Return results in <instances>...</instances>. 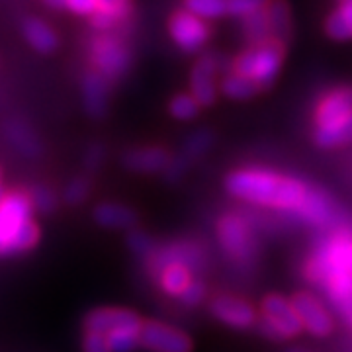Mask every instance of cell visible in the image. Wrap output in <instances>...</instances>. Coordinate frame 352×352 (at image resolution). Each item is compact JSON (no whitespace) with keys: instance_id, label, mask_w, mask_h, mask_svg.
<instances>
[{"instance_id":"cell-1","label":"cell","mask_w":352,"mask_h":352,"mask_svg":"<svg viewBox=\"0 0 352 352\" xmlns=\"http://www.w3.org/2000/svg\"><path fill=\"white\" fill-rule=\"evenodd\" d=\"M226 188L239 200L296 212L309 186L292 176H280L264 168H243L227 176Z\"/></svg>"},{"instance_id":"cell-2","label":"cell","mask_w":352,"mask_h":352,"mask_svg":"<svg viewBox=\"0 0 352 352\" xmlns=\"http://www.w3.org/2000/svg\"><path fill=\"white\" fill-rule=\"evenodd\" d=\"M34 204L28 192H8L0 200V256L32 251L39 241V227L32 219Z\"/></svg>"},{"instance_id":"cell-3","label":"cell","mask_w":352,"mask_h":352,"mask_svg":"<svg viewBox=\"0 0 352 352\" xmlns=\"http://www.w3.org/2000/svg\"><path fill=\"white\" fill-rule=\"evenodd\" d=\"M352 118V90L337 88L325 94L315 110V143L323 149H333L349 139V122Z\"/></svg>"},{"instance_id":"cell-4","label":"cell","mask_w":352,"mask_h":352,"mask_svg":"<svg viewBox=\"0 0 352 352\" xmlns=\"http://www.w3.org/2000/svg\"><path fill=\"white\" fill-rule=\"evenodd\" d=\"M284 61V43L276 39L251 45L233 61V71L252 78L261 88L270 87Z\"/></svg>"},{"instance_id":"cell-5","label":"cell","mask_w":352,"mask_h":352,"mask_svg":"<svg viewBox=\"0 0 352 352\" xmlns=\"http://www.w3.org/2000/svg\"><path fill=\"white\" fill-rule=\"evenodd\" d=\"M217 239L226 254L239 266H252L258 256V245L249 226L239 215L227 214L217 223Z\"/></svg>"},{"instance_id":"cell-6","label":"cell","mask_w":352,"mask_h":352,"mask_svg":"<svg viewBox=\"0 0 352 352\" xmlns=\"http://www.w3.org/2000/svg\"><path fill=\"white\" fill-rule=\"evenodd\" d=\"M90 59L94 71H98L108 80H118L124 76L131 65V53L120 38L108 34H96L90 39Z\"/></svg>"},{"instance_id":"cell-7","label":"cell","mask_w":352,"mask_h":352,"mask_svg":"<svg viewBox=\"0 0 352 352\" xmlns=\"http://www.w3.org/2000/svg\"><path fill=\"white\" fill-rule=\"evenodd\" d=\"M168 34L176 45L186 53L200 51L208 39H210V28L204 22V18H198L196 14L178 10L168 20Z\"/></svg>"},{"instance_id":"cell-8","label":"cell","mask_w":352,"mask_h":352,"mask_svg":"<svg viewBox=\"0 0 352 352\" xmlns=\"http://www.w3.org/2000/svg\"><path fill=\"white\" fill-rule=\"evenodd\" d=\"M141 349L149 352H192V340L182 331L161 321H145L139 331Z\"/></svg>"},{"instance_id":"cell-9","label":"cell","mask_w":352,"mask_h":352,"mask_svg":"<svg viewBox=\"0 0 352 352\" xmlns=\"http://www.w3.org/2000/svg\"><path fill=\"white\" fill-rule=\"evenodd\" d=\"M151 264V270L159 276L168 264H182L188 270H204L206 268V254L198 245L190 243V241H176L170 243L163 249L157 247V251L153 252L147 258Z\"/></svg>"},{"instance_id":"cell-10","label":"cell","mask_w":352,"mask_h":352,"mask_svg":"<svg viewBox=\"0 0 352 352\" xmlns=\"http://www.w3.org/2000/svg\"><path fill=\"white\" fill-rule=\"evenodd\" d=\"M143 325L141 317L131 309L124 307H96L88 311L82 319L85 331H96V333H112L118 329H133L139 331Z\"/></svg>"},{"instance_id":"cell-11","label":"cell","mask_w":352,"mask_h":352,"mask_svg":"<svg viewBox=\"0 0 352 352\" xmlns=\"http://www.w3.org/2000/svg\"><path fill=\"white\" fill-rule=\"evenodd\" d=\"M263 317L268 319L278 329V333L284 339L298 337L303 331L302 319H300V315L296 311L294 303L288 302L282 296H278V294H270V296L264 298Z\"/></svg>"},{"instance_id":"cell-12","label":"cell","mask_w":352,"mask_h":352,"mask_svg":"<svg viewBox=\"0 0 352 352\" xmlns=\"http://www.w3.org/2000/svg\"><path fill=\"white\" fill-rule=\"evenodd\" d=\"M292 303L296 307V311L302 319L303 329L307 333H311L314 337H327L333 333V319L327 314V309L321 305V302L314 298L307 292H298Z\"/></svg>"},{"instance_id":"cell-13","label":"cell","mask_w":352,"mask_h":352,"mask_svg":"<svg viewBox=\"0 0 352 352\" xmlns=\"http://www.w3.org/2000/svg\"><path fill=\"white\" fill-rule=\"evenodd\" d=\"M210 311L215 319L233 329H249L256 325V311L251 303L235 296H217L210 302Z\"/></svg>"},{"instance_id":"cell-14","label":"cell","mask_w":352,"mask_h":352,"mask_svg":"<svg viewBox=\"0 0 352 352\" xmlns=\"http://www.w3.org/2000/svg\"><path fill=\"white\" fill-rule=\"evenodd\" d=\"M219 57L217 55H204L196 67L192 69V96L201 106H210L215 100V73L219 71Z\"/></svg>"},{"instance_id":"cell-15","label":"cell","mask_w":352,"mask_h":352,"mask_svg":"<svg viewBox=\"0 0 352 352\" xmlns=\"http://www.w3.org/2000/svg\"><path fill=\"white\" fill-rule=\"evenodd\" d=\"M170 159L173 157L161 147H139L124 153L122 163L131 173L153 175V173H164Z\"/></svg>"},{"instance_id":"cell-16","label":"cell","mask_w":352,"mask_h":352,"mask_svg":"<svg viewBox=\"0 0 352 352\" xmlns=\"http://www.w3.org/2000/svg\"><path fill=\"white\" fill-rule=\"evenodd\" d=\"M82 100L85 108L92 118H102L108 110L110 100V80L98 71H88L82 76Z\"/></svg>"},{"instance_id":"cell-17","label":"cell","mask_w":352,"mask_h":352,"mask_svg":"<svg viewBox=\"0 0 352 352\" xmlns=\"http://www.w3.org/2000/svg\"><path fill=\"white\" fill-rule=\"evenodd\" d=\"M92 219L96 226L104 229H133L138 226L139 215L135 210L127 208L124 204L104 201L92 210Z\"/></svg>"},{"instance_id":"cell-18","label":"cell","mask_w":352,"mask_h":352,"mask_svg":"<svg viewBox=\"0 0 352 352\" xmlns=\"http://www.w3.org/2000/svg\"><path fill=\"white\" fill-rule=\"evenodd\" d=\"M296 214H298V217H302L303 221H309L314 226H325L329 221H333V217L337 214V208L325 192L309 188L302 206L296 210Z\"/></svg>"},{"instance_id":"cell-19","label":"cell","mask_w":352,"mask_h":352,"mask_svg":"<svg viewBox=\"0 0 352 352\" xmlns=\"http://www.w3.org/2000/svg\"><path fill=\"white\" fill-rule=\"evenodd\" d=\"M4 133H6L8 141L12 143L14 149L22 153L28 159H36L41 155V143H39L38 135L24 120H20V118L10 120L4 127Z\"/></svg>"},{"instance_id":"cell-20","label":"cell","mask_w":352,"mask_h":352,"mask_svg":"<svg viewBox=\"0 0 352 352\" xmlns=\"http://www.w3.org/2000/svg\"><path fill=\"white\" fill-rule=\"evenodd\" d=\"M24 38L28 39V43L39 53H53L57 50L59 39L55 36L53 28L50 24H45L39 18H25L24 25Z\"/></svg>"},{"instance_id":"cell-21","label":"cell","mask_w":352,"mask_h":352,"mask_svg":"<svg viewBox=\"0 0 352 352\" xmlns=\"http://www.w3.org/2000/svg\"><path fill=\"white\" fill-rule=\"evenodd\" d=\"M325 30L329 38L337 41L352 39V0H339L337 10L329 14Z\"/></svg>"},{"instance_id":"cell-22","label":"cell","mask_w":352,"mask_h":352,"mask_svg":"<svg viewBox=\"0 0 352 352\" xmlns=\"http://www.w3.org/2000/svg\"><path fill=\"white\" fill-rule=\"evenodd\" d=\"M266 14H268V20H270L272 39H276V41L286 45V41L289 39V30H292L288 4L284 0H270L268 6H266Z\"/></svg>"},{"instance_id":"cell-23","label":"cell","mask_w":352,"mask_h":352,"mask_svg":"<svg viewBox=\"0 0 352 352\" xmlns=\"http://www.w3.org/2000/svg\"><path fill=\"white\" fill-rule=\"evenodd\" d=\"M243 32H245V38L251 45L270 41L272 39V30H270V20H268L266 8L243 18Z\"/></svg>"},{"instance_id":"cell-24","label":"cell","mask_w":352,"mask_h":352,"mask_svg":"<svg viewBox=\"0 0 352 352\" xmlns=\"http://www.w3.org/2000/svg\"><path fill=\"white\" fill-rule=\"evenodd\" d=\"M221 90H223V94H227L233 100H247L254 94H258V90H263V88L249 76H243L233 71V73L226 75L223 82H221Z\"/></svg>"},{"instance_id":"cell-25","label":"cell","mask_w":352,"mask_h":352,"mask_svg":"<svg viewBox=\"0 0 352 352\" xmlns=\"http://www.w3.org/2000/svg\"><path fill=\"white\" fill-rule=\"evenodd\" d=\"M161 286L170 296H180L190 284V270L182 264H168L159 274Z\"/></svg>"},{"instance_id":"cell-26","label":"cell","mask_w":352,"mask_h":352,"mask_svg":"<svg viewBox=\"0 0 352 352\" xmlns=\"http://www.w3.org/2000/svg\"><path fill=\"white\" fill-rule=\"evenodd\" d=\"M184 8L204 20H214L227 14V0H184Z\"/></svg>"},{"instance_id":"cell-27","label":"cell","mask_w":352,"mask_h":352,"mask_svg":"<svg viewBox=\"0 0 352 352\" xmlns=\"http://www.w3.org/2000/svg\"><path fill=\"white\" fill-rule=\"evenodd\" d=\"M141 331V329H139ZM139 331L133 329H118L106 335L110 351L112 352H133L135 349H141V340H139Z\"/></svg>"},{"instance_id":"cell-28","label":"cell","mask_w":352,"mask_h":352,"mask_svg":"<svg viewBox=\"0 0 352 352\" xmlns=\"http://www.w3.org/2000/svg\"><path fill=\"white\" fill-rule=\"evenodd\" d=\"M200 106V102L196 100L192 94H176L175 98L170 100V104H168V112L176 120L186 122V120H192V118L198 116Z\"/></svg>"},{"instance_id":"cell-29","label":"cell","mask_w":352,"mask_h":352,"mask_svg":"<svg viewBox=\"0 0 352 352\" xmlns=\"http://www.w3.org/2000/svg\"><path fill=\"white\" fill-rule=\"evenodd\" d=\"M212 143H214L212 131H208V129H198L196 133H192V135L186 139L184 149H182V155L188 157L190 161L200 159L201 155H206V153L210 151Z\"/></svg>"},{"instance_id":"cell-30","label":"cell","mask_w":352,"mask_h":352,"mask_svg":"<svg viewBox=\"0 0 352 352\" xmlns=\"http://www.w3.org/2000/svg\"><path fill=\"white\" fill-rule=\"evenodd\" d=\"M28 194H30V200L34 204V210H38L39 214H53L57 210V196L50 186L36 184V186H32Z\"/></svg>"},{"instance_id":"cell-31","label":"cell","mask_w":352,"mask_h":352,"mask_svg":"<svg viewBox=\"0 0 352 352\" xmlns=\"http://www.w3.org/2000/svg\"><path fill=\"white\" fill-rule=\"evenodd\" d=\"M126 243L127 247H129V251H133L139 256H143V258H149L153 252L157 251V243L147 233H143L139 229H129Z\"/></svg>"},{"instance_id":"cell-32","label":"cell","mask_w":352,"mask_h":352,"mask_svg":"<svg viewBox=\"0 0 352 352\" xmlns=\"http://www.w3.org/2000/svg\"><path fill=\"white\" fill-rule=\"evenodd\" d=\"M90 194V180L87 176H75L63 192V200L67 206H80Z\"/></svg>"},{"instance_id":"cell-33","label":"cell","mask_w":352,"mask_h":352,"mask_svg":"<svg viewBox=\"0 0 352 352\" xmlns=\"http://www.w3.org/2000/svg\"><path fill=\"white\" fill-rule=\"evenodd\" d=\"M270 0H227V14L235 18H247L251 14L264 10Z\"/></svg>"},{"instance_id":"cell-34","label":"cell","mask_w":352,"mask_h":352,"mask_svg":"<svg viewBox=\"0 0 352 352\" xmlns=\"http://www.w3.org/2000/svg\"><path fill=\"white\" fill-rule=\"evenodd\" d=\"M208 294V288L201 280H190V284L186 286V289L180 294V302L184 303L186 307H196L198 303L204 302Z\"/></svg>"},{"instance_id":"cell-35","label":"cell","mask_w":352,"mask_h":352,"mask_svg":"<svg viewBox=\"0 0 352 352\" xmlns=\"http://www.w3.org/2000/svg\"><path fill=\"white\" fill-rule=\"evenodd\" d=\"M82 352H112L110 344L104 333H96V331H85L82 337Z\"/></svg>"},{"instance_id":"cell-36","label":"cell","mask_w":352,"mask_h":352,"mask_svg":"<svg viewBox=\"0 0 352 352\" xmlns=\"http://www.w3.org/2000/svg\"><path fill=\"white\" fill-rule=\"evenodd\" d=\"M122 20L120 18H116L113 14L106 12V10H96V12L90 16V24L92 28L98 32V34H108V32H112L116 25L120 24Z\"/></svg>"},{"instance_id":"cell-37","label":"cell","mask_w":352,"mask_h":352,"mask_svg":"<svg viewBox=\"0 0 352 352\" xmlns=\"http://www.w3.org/2000/svg\"><path fill=\"white\" fill-rule=\"evenodd\" d=\"M98 8L113 14L122 22L131 14V0H98Z\"/></svg>"},{"instance_id":"cell-38","label":"cell","mask_w":352,"mask_h":352,"mask_svg":"<svg viewBox=\"0 0 352 352\" xmlns=\"http://www.w3.org/2000/svg\"><path fill=\"white\" fill-rule=\"evenodd\" d=\"M188 164H190V159H188V157H184V155L173 157V159H170V163H168V166H166V170H164V176H166V180H170V182H176V180H180V176L186 173Z\"/></svg>"},{"instance_id":"cell-39","label":"cell","mask_w":352,"mask_h":352,"mask_svg":"<svg viewBox=\"0 0 352 352\" xmlns=\"http://www.w3.org/2000/svg\"><path fill=\"white\" fill-rule=\"evenodd\" d=\"M102 161H104V147L100 143H92L87 149V155H85V166L90 173H94V170H98Z\"/></svg>"},{"instance_id":"cell-40","label":"cell","mask_w":352,"mask_h":352,"mask_svg":"<svg viewBox=\"0 0 352 352\" xmlns=\"http://www.w3.org/2000/svg\"><path fill=\"white\" fill-rule=\"evenodd\" d=\"M67 8L78 16H92L98 10V0H69Z\"/></svg>"},{"instance_id":"cell-41","label":"cell","mask_w":352,"mask_h":352,"mask_svg":"<svg viewBox=\"0 0 352 352\" xmlns=\"http://www.w3.org/2000/svg\"><path fill=\"white\" fill-rule=\"evenodd\" d=\"M256 325H258V331L263 333L264 337H268L270 340H284V337L278 333V329L274 327L268 319H264V317L263 319H258V321H256Z\"/></svg>"},{"instance_id":"cell-42","label":"cell","mask_w":352,"mask_h":352,"mask_svg":"<svg viewBox=\"0 0 352 352\" xmlns=\"http://www.w3.org/2000/svg\"><path fill=\"white\" fill-rule=\"evenodd\" d=\"M50 8H53V10H63V8H67V4H69V0H43Z\"/></svg>"},{"instance_id":"cell-43","label":"cell","mask_w":352,"mask_h":352,"mask_svg":"<svg viewBox=\"0 0 352 352\" xmlns=\"http://www.w3.org/2000/svg\"><path fill=\"white\" fill-rule=\"evenodd\" d=\"M286 352H311V351H307V349H302V346H289Z\"/></svg>"},{"instance_id":"cell-44","label":"cell","mask_w":352,"mask_h":352,"mask_svg":"<svg viewBox=\"0 0 352 352\" xmlns=\"http://www.w3.org/2000/svg\"><path fill=\"white\" fill-rule=\"evenodd\" d=\"M349 139L352 141V118H351V122H349Z\"/></svg>"}]
</instances>
